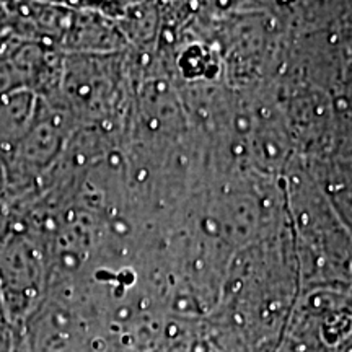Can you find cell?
<instances>
[{
  "label": "cell",
  "mask_w": 352,
  "mask_h": 352,
  "mask_svg": "<svg viewBox=\"0 0 352 352\" xmlns=\"http://www.w3.org/2000/svg\"><path fill=\"white\" fill-rule=\"evenodd\" d=\"M44 279L46 256L41 232L25 220L13 219L10 230L0 240V290L13 324L30 318Z\"/></svg>",
  "instance_id": "1"
},
{
  "label": "cell",
  "mask_w": 352,
  "mask_h": 352,
  "mask_svg": "<svg viewBox=\"0 0 352 352\" xmlns=\"http://www.w3.org/2000/svg\"><path fill=\"white\" fill-rule=\"evenodd\" d=\"M67 140L65 113L54 100H43L33 124L6 162L7 196L10 202L34 195L50 173Z\"/></svg>",
  "instance_id": "2"
},
{
  "label": "cell",
  "mask_w": 352,
  "mask_h": 352,
  "mask_svg": "<svg viewBox=\"0 0 352 352\" xmlns=\"http://www.w3.org/2000/svg\"><path fill=\"white\" fill-rule=\"evenodd\" d=\"M41 98L25 88H16L0 98V160L15 152L36 118Z\"/></svg>",
  "instance_id": "3"
},
{
  "label": "cell",
  "mask_w": 352,
  "mask_h": 352,
  "mask_svg": "<svg viewBox=\"0 0 352 352\" xmlns=\"http://www.w3.org/2000/svg\"><path fill=\"white\" fill-rule=\"evenodd\" d=\"M13 321L7 314L6 303H3L2 290H0V352H12L15 347V338H13Z\"/></svg>",
  "instance_id": "4"
},
{
  "label": "cell",
  "mask_w": 352,
  "mask_h": 352,
  "mask_svg": "<svg viewBox=\"0 0 352 352\" xmlns=\"http://www.w3.org/2000/svg\"><path fill=\"white\" fill-rule=\"evenodd\" d=\"M19 87V82H16L15 74L8 64V60L6 59V56L0 54V98L3 95L10 94V91L16 90Z\"/></svg>",
  "instance_id": "5"
},
{
  "label": "cell",
  "mask_w": 352,
  "mask_h": 352,
  "mask_svg": "<svg viewBox=\"0 0 352 352\" xmlns=\"http://www.w3.org/2000/svg\"><path fill=\"white\" fill-rule=\"evenodd\" d=\"M7 196V170L3 162L0 160V199Z\"/></svg>",
  "instance_id": "6"
}]
</instances>
